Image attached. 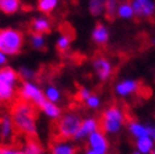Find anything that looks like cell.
<instances>
[{"mask_svg": "<svg viewBox=\"0 0 155 154\" xmlns=\"http://www.w3.org/2000/svg\"><path fill=\"white\" fill-rule=\"evenodd\" d=\"M134 15L139 18H149L155 14L154 0H132L130 2Z\"/></svg>", "mask_w": 155, "mask_h": 154, "instance_id": "cell-10", "label": "cell"}, {"mask_svg": "<svg viewBox=\"0 0 155 154\" xmlns=\"http://www.w3.org/2000/svg\"><path fill=\"white\" fill-rule=\"evenodd\" d=\"M81 116L76 112H65L57 122V132L59 138L74 139L76 132L79 131L81 125Z\"/></svg>", "mask_w": 155, "mask_h": 154, "instance_id": "cell-3", "label": "cell"}, {"mask_svg": "<svg viewBox=\"0 0 155 154\" xmlns=\"http://www.w3.org/2000/svg\"><path fill=\"white\" fill-rule=\"evenodd\" d=\"M84 154H96V153H94L92 150H90V149H85V153Z\"/></svg>", "mask_w": 155, "mask_h": 154, "instance_id": "cell-34", "label": "cell"}, {"mask_svg": "<svg viewBox=\"0 0 155 154\" xmlns=\"http://www.w3.org/2000/svg\"><path fill=\"white\" fill-rule=\"evenodd\" d=\"M25 154H43V147L36 138H28L22 148Z\"/></svg>", "mask_w": 155, "mask_h": 154, "instance_id": "cell-22", "label": "cell"}, {"mask_svg": "<svg viewBox=\"0 0 155 154\" xmlns=\"http://www.w3.org/2000/svg\"><path fill=\"white\" fill-rule=\"evenodd\" d=\"M14 133H15V126L10 115H4L0 119V139L8 142L14 137Z\"/></svg>", "mask_w": 155, "mask_h": 154, "instance_id": "cell-14", "label": "cell"}, {"mask_svg": "<svg viewBox=\"0 0 155 154\" xmlns=\"http://www.w3.org/2000/svg\"><path fill=\"white\" fill-rule=\"evenodd\" d=\"M52 28V22L47 16H37L31 22V30L33 33H48Z\"/></svg>", "mask_w": 155, "mask_h": 154, "instance_id": "cell-15", "label": "cell"}, {"mask_svg": "<svg viewBox=\"0 0 155 154\" xmlns=\"http://www.w3.org/2000/svg\"><path fill=\"white\" fill-rule=\"evenodd\" d=\"M92 69L100 82H107L113 74L112 62L104 55H99L92 61Z\"/></svg>", "mask_w": 155, "mask_h": 154, "instance_id": "cell-7", "label": "cell"}, {"mask_svg": "<svg viewBox=\"0 0 155 154\" xmlns=\"http://www.w3.org/2000/svg\"><path fill=\"white\" fill-rule=\"evenodd\" d=\"M30 43L32 48L41 51L46 47V37L45 35H41V33H32L30 37Z\"/></svg>", "mask_w": 155, "mask_h": 154, "instance_id": "cell-25", "label": "cell"}, {"mask_svg": "<svg viewBox=\"0 0 155 154\" xmlns=\"http://www.w3.org/2000/svg\"><path fill=\"white\" fill-rule=\"evenodd\" d=\"M151 128H153V125L143 123L140 121H135V120L130 121L127 125V129L134 139H138L145 136H151Z\"/></svg>", "mask_w": 155, "mask_h": 154, "instance_id": "cell-11", "label": "cell"}, {"mask_svg": "<svg viewBox=\"0 0 155 154\" xmlns=\"http://www.w3.org/2000/svg\"><path fill=\"white\" fill-rule=\"evenodd\" d=\"M151 138L155 141V125H154L153 128H151Z\"/></svg>", "mask_w": 155, "mask_h": 154, "instance_id": "cell-33", "label": "cell"}, {"mask_svg": "<svg viewBox=\"0 0 155 154\" xmlns=\"http://www.w3.org/2000/svg\"><path fill=\"white\" fill-rule=\"evenodd\" d=\"M51 154H78V148L70 139L57 138L51 146Z\"/></svg>", "mask_w": 155, "mask_h": 154, "instance_id": "cell-12", "label": "cell"}, {"mask_svg": "<svg viewBox=\"0 0 155 154\" xmlns=\"http://www.w3.org/2000/svg\"><path fill=\"white\" fill-rule=\"evenodd\" d=\"M16 86L14 84H10L0 78V102L4 101H11L15 98L16 94Z\"/></svg>", "mask_w": 155, "mask_h": 154, "instance_id": "cell-17", "label": "cell"}, {"mask_svg": "<svg viewBox=\"0 0 155 154\" xmlns=\"http://www.w3.org/2000/svg\"><path fill=\"white\" fill-rule=\"evenodd\" d=\"M154 149H155V141L151 138V136H145L135 139V150L140 152L142 154H150Z\"/></svg>", "mask_w": 155, "mask_h": 154, "instance_id": "cell-18", "label": "cell"}, {"mask_svg": "<svg viewBox=\"0 0 155 154\" xmlns=\"http://www.w3.org/2000/svg\"><path fill=\"white\" fill-rule=\"evenodd\" d=\"M132 154H142V153H140V152H138V150H134Z\"/></svg>", "mask_w": 155, "mask_h": 154, "instance_id": "cell-35", "label": "cell"}, {"mask_svg": "<svg viewBox=\"0 0 155 154\" xmlns=\"http://www.w3.org/2000/svg\"><path fill=\"white\" fill-rule=\"evenodd\" d=\"M10 117L15 129L25 134L28 138H35L37 134V116L36 107L24 100L14 102L10 111Z\"/></svg>", "mask_w": 155, "mask_h": 154, "instance_id": "cell-1", "label": "cell"}, {"mask_svg": "<svg viewBox=\"0 0 155 154\" xmlns=\"http://www.w3.org/2000/svg\"><path fill=\"white\" fill-rule=\"evenodd\" d=\"M24 36L15 28L0 30V51L6 55H15L22 49Z\"/></svg>", "mask_w": 155, "mask_h": 154, "instance_id": "cell-4", "label": "cell"}, {"mask_svg": "<svg viewBox=\"0 0 155 154\" xmlns=\"http://www.w3.org/2000/svg\"><path fill=\"white\" fill-rule=\"evenodd\" d=\"M116 15H117L120 18H122V20H132V18L135 16L134 15L133 6H132V4L129 2H122V3H120Z\"/></svg>", "mask_w": 155, "mask_h": 154, "instance_id": "cell-21", "label": "cell"}, {"mask_svg": "<svg viewBox=\"0 0 155 154\" xmlns=\"http://www.w3.org/2000/svg\"><path fill=\"white\" fill-rule=\"evenodd\" d=\"M41 111L43 112L45 116H47L51 120H59L62 116V109L59 107L58 104H53L51 101H45L41 106H40Z\"/></svg>", "mask_w": 155, "mask_h": 154, "instance_id": "cell-16", "label": "cell"}, {"mask_svg": "<svg viewBox=\"0 0 155 154\" xmlns=\"http://www.w3.org/2000/svg\"><path fill=\"white\" fill-rule=\"evenodd\" d=\"M43 92H45V98L47 101H51L53 104H58V102L62 101V98H63L62 91L55 85H48L43 90Z\"/></svg>", "mask_w": 155, "mask_h": 154, "instance_id": "cell-19", "label": "cell"}, {"mask_svg": "<svg viewBox=\"0 0 155 154\" xmlns=\"http://www.w3.org/2000/svg\"><path fill=\"white\" fill-rule=\"evenodd\" d=\"M127 122L124 110L118 105H111L105 109L100 119V129L106 136L118 134Z\"/></svg>", "mask_w": 155, "mask_h": 154, "instance_id": "cell-2", "label": "cell"}, {"mask_svg": "<svg viewBox=\"0 0 155 154\" xmlns=\"http://www.w3.org/2000/svg\"><path fill=\"white\" fill-rule=\"evenodd\" d=\"M106 0H89L87 9L92 16H101L105 14Z\"/></svg>", "mask_w": 155, "mask_h": 154, "instance_id": "cell-23", "label": "cell"}, {"mask_svg": "<svg viewBox=\"0 0 155 154\" xmlns=\"http://www.w3.org/2000/svg\"><path fill=\"white\" fill-rule=\"evenodd\" d=\"M108 136L99 129L94 132L92 134L86 138V144H87V149L92 150L96 154H108L110 152V141L107 138Z\"/></svg>", "mask_w": 155, "mask_h": 154, "instance_id": "cell-6", "label": "cell"}, {"mask_svg": "<svg viewBox=\"0 0 155 154\" xmlns=\"http://www.w3.org/2000/svg\"><path fill=\"white\" fill-rule=\"evenodd\" d=\"M58 4H59V0H38L37 8L43 14H51L57 9Z\"/></svg>", "mask_w": 155, "mask_h": 154, "instance_id": "cell-24", "label": "cell"}, {"mask_svg": "<svg viewBox=\"0 0 155 154\" xmlns=\"http://www.w3.org/2000/svg\"><path fill=\"white\" fill-rule=\"evenodd\" d=\"M70 45H71V37L67 33H63L57 38V48L61 52H67L70 48Z\"/></svg>", "mask_w": 155, "mask_h": 154, "instance_id": "cell-27", "label": "cell"}, {"mask_svg": "<svg viewBox=\"0 0 155 154\" xmlns=\"http://www.w3.org/2000/svg\"><path fill=\"white\" fill-rule=\"evenodd\" d=\"M138 90H139V82L132 78L122 79L114 85V92L120 98H129V96L137 94Z\"/></svg>", "mask_w": 155, "mask_h": 154, "instance_id": "cell-9", "label": "cell"}, {"mask_svg": "<svg viewBox=\"0 0 155 154\" xmlns=\"http://www.w3.org/2000/svg\"><path fill=\"white\" fill-rule=\"evenodd\" d=\"M6 63H8V55L3 51H0V68H4Z\"/></svg>", "mask_w": 155, "mask_h": 154, "instance_id": "cell-32", "label": "cell"}, {"mask_svg": "<svg viewBox=\"0 0 155 154\" xmlns=\"http://www.w3.org/2000/svg\"><path fill=\"white\" fill-rule=\"evenodd\" d=\"M18 96L20 100L30 102L35 107H40L46 101L43 90L33 82H22L18 88Z\"/></svg>", "mask_w": 155, "mask_h": 154, "instance_id": "cell-5", "label": "cell"}, {"mask_svg": "<svg viewBox=\"0 0 155 154\" xmlns=\"http://www.w3.org/2000/svg\"><path fill=\"white\" fill-rule=\"evenodd\" d=\"M150 154H155V149H154V150H153V152H151Z\"/></svg>", "mask_w": 155, "mask_h": 154, "instance_id": "cell-36", "label": "cell"}, {"mask_svg": "<svg viewBox=\"0 0 155 154\" xmlns=\"http://www.w3.org/2000/svg\"><path fill=\"white\" fill-rule=\"evenodd\" d=\"M91 40L97 46H106L110 41V30L106 25L99 24L91 31Z\"/></svg>", "mask_w": 155, "mask_h": 154, "instance_id": "cell-13", "label": "cell"}, {"mask_svg": "<svg viewBox=\"0 0 155 154\" xmlns=\"http://www.w3.org/2000/svg\"><path fill=\"white\" fill-rule=\"evenodd\" d=\"M0 154H25L22 149H17L10 146H0Z\"/></svg>", "mask_w": 155, "mask_h": 154, "instance_id": "cell-30", "label": "cell"}, {"mask_svg": "<svg viewBox=\"0 0 155 154\" xmlns=\"http://www.w3.org/2000/svg\"><path fill=\"white\" fill-rule=\"evenodd\" d=\"M17 74H18V78L22 79V82H33L35 76H36V72L26 65H22L18 68Z\"/></svg>", "mask_w": 155, "mask_h": 154, "instance_id": "cell-26", "label": "cell"}, {"mask_svg": "<svg viewBox=\"0 0 155 154\" xmlns=\"http://www.w3.org/2000/svg\"><path fill=\"white\" fill-rule=\"evenodd\" d=\"M21 8L20 0H0V11L4 14L12 15L16 14Z\"/></svg>", "mask_w": 155, "mask_h": 154, "instance_id": "cell-20", "label": "cell"}, {"mask_svg": "<svg viewBox=\"0 0 155 154\" xmlns=\"http://www.w3.org/2000/svg\"><path fill=\"white\" fill-rule=\"evenodd\" d=\"M99 129H100V120H97L96 117H92V116L85 117L81 121L80 128H79V131L76 132L75 137H74V141L81 142V141L86 139L90 134H92L94 132L99 131Z\"/></svg>", "mask_w": 155, "mask_h": 154, "instance_id": "cell-8", "label": "cell"}, {"mask_svg": "<svg viewBox=\"0 0 155 154\" xmlns=\"http://www.w3.org/2000/svg\"><path fill=\"white\" fill-rule=\"evenodd\" d=\"M120 5V0H106V6H105V12L108 17H113L116 16Z\"/></svg>", "mask_w": 155, "mask_h": 154, "instance_id": "cell-29", "label": "cell"}, {"mask_svg": "<svg viewBox=\"0 0 155 154\" xmlns=\"http://www.w3.org/2000/svg\"><path fill=\"white\" fill-rule=\"evenodd\" d=\"M85 105H86V107L87 109H90V110H97L100 106H101V104H102V100H101V98L99 95H96V94H91L89 98L86 99V101L84 102Z\"/></svg>", "mask_w": 155, "mask_h": 154, "instance_id": "cell-28", "label": "cell"}, {"mask_svg": "<svg viewBox=\"0 0 155 154\" xmlns=\"http://www.w3.org/2000/svg\"><path fill=\"white\" fill-rule=\"evenodd\" d=\"M92 94V91L87 88V86H83L80 88L79 90H78V99H79L80 101H86V99L89 98V96Z\"/></svg>", "mask_w": 155, "mask_h": 154, "instance_id": "cell-31", "label": "cell"}]
</instances>
